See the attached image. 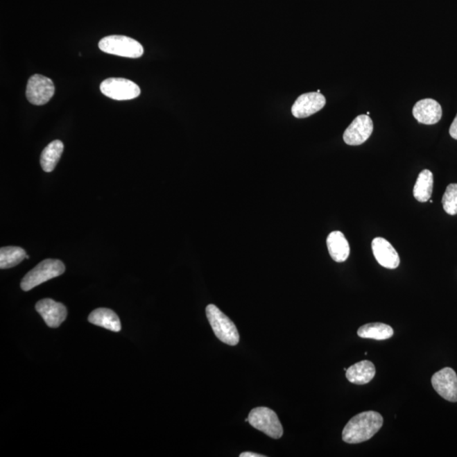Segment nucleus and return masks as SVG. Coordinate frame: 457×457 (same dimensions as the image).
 Segmentation results:
<instances>
[{"instance_id":"nucleus-1","label":"nucleus","mask_w":457,"mask_h":457,"mask_svg":"<svg viewBox=\"0 0 457 457\" xmlns=\"http://www.w3.org/2000/svg\"><path fill=\"white\" fill-rule=\"evenodd\" d=\"M383 422L381 415L372 411L357 414L345 425L343 439L348 444L364 442L377 433Z\"/></svg>"},{"instance_id":"nucleus-2","label":"nucleus","mask_w":457,"mask_h":457,"mask_svg":"<svg viewBox=\"0 0 457 457\" xmlns=\"http://www.w3.org/2000/svg\"><path fill=\"white\" fill-rule=\"evenodd\" d=\"M206 315L215 336L222 343L230 345L239 343L240 336L235 324L214 304L207 305Z\"/></svg>"},{"instance_id":"nucleus-3","label":"nucleus","mask_w":457,"mask_h":457,"mask_svg":"<svg viewBox=\"0 0 457 457\" xmlns=\"http://www.w3.org/2000/svg\"><path fill=\"white\" fill-rule=\"evenodd\" d=\"M65 267L60 260L45 259L29 271L21 283V289L28 291L48 280L64 274Z\"/></svg>"},{"instance_id":"nucleus-4","label":"nucleus","mask_w":457,"mask_h":457,"mask_svg":"<svg viewBox=\"0 0 457 457\" xmlns=\"http://www.w3.org/2000/svg\"><path fill=\"white\" fill-rule=\"evenodd\" d=\"M103 52L110 55L137 59L144 55V47L132 37L126 36H107L98 44Z\"/></svg>"},{"instance_id":"nucleus-5","label":"nucleus","mask_w":457,"mask_h":457,"mask_svg":"<svg viewBox=\"0 0 457 457\" xmlns=\"http://www.w3.org/2000/svg\"><path fill=\"white\" fill-rule=\"evenodd\" d=\"M248 422L253 428L278 440L283 436V428L277 414L268 407H257L249 413Z\"/></svg>"},{"instance_id":"nucleus-6","label":"nucleus","mask_w":457,"mask_h":457,"mask_svg":"<svg viewBox=\"0 0 457 457\" xmlns=\"http://www.w3.org/2000/svg\"><path fill=\"white\" fill-rule=\"evenodd\" d=\"M103 95L114 101H130L141 94L140 87L135 83L125 78H107L101 83Z\"/></svg>"},{"instance_id":"nucleus-7","label":"nucleus","mask_w":457,"mask_h":457,"mask_svg":"<svg viewBox=\"0 0 457 457\" xmlns=\"http://www.w3.org/2000/svg\"><path fill=\"white\" fill-rule=\"evenodd\" d=\"M53 80L42 75L31 76L26 86V95L28 101L34 105H44L55 94Z\"/></svg>"},{"instance_id":"nucleus-8","label":"nucleus","mask_w":457,"mask_h":457,"mask_svg":"<svg viewBox=\"0 0 457 457\" xmlns=\"http://www.w3.org/2000/svg\"><path fill=\"white\" fill-rule=\"evenodd\" d=\"M374 130V123L367 114L357 117L343 134L345 144L351 146L363 144L370 137Z\"/></svg>"},{"instance_id":"nucleus-9","label":"nucleus","mask_w":457,"mask_h":457,"mask_svg":"<svg viewBox=\"0 0 457 457\" xmlns=\"http://www.w3.org/2000/svg\"><path fill=\"white\" fill-rule=\"evenodd\" d=\"M432 386L445 400L457 402V375L451 368H445L433 375Z\"/></svg>"},{"instance_id":"nucleus-10","label":"nucleus","mask_w":457,"mask_h":457,"mask_svg":"<svg viewBox=\"0 0 457 457\" xmlns=\"http://www.w3.org/2000/svg\"><path fill=\"white\" fill-rule=\"evenodd\" d=\"M36 310L51 328L60 327V325L67 320V307L62 303L57 302L52 299L46 298L38 302L36 304Z\"/></svg>"},{"instance_id":"nucleus-11","label":"nucleus","mask_w":457,"mask_h":457,"mask_svg":"<svg viewBox=\"0 0 457 457\" xmlns=\"http://www.w3.org/2000/svg\"><path fill=\"white\" fill-rule=\"evenodd\" d=\"M325 103V96L318 92L304 94L295 101L291 107V113L298 119L309 117L321 110Z\"/></svg>"},{"instance_id":"nucleus-12","label":"nucleus","mask_w":457,"mask_h":457,"mask_svg":"<svg viewBox=\"0 0 457 457\" xmlns=\"http://www.w3.org/2000/svg\"><path fill=\"white\" fill-rule=\"evenodd\" d=\"M413 114L414 118L422 124L435 125L442 117V107L435 99H422L415 105Z\"/></svg>"},{"instance_id":"nucleus-13","label":"nucleus","mask_w":457,"mask_h":457,"mask_svg":"<svg viewBox=\"0 0 457 457\" xmlns=\"http://www.w3.org/2000/svg\"><path fill=\"white\" fill-rule=\"evenodd\" d=\"M372 252L381 266L390 270L397 268L400 264V257L389 241L382 237H376L372 241Z\"/></svg>"},{"instance_id":"nucleus-14","label":"nucleus","mask_w":457,"mask_h":457,"mask_svg":"<svg viewBox=\"0 0 457 457\" xmlns=\"http://www.w3.org/2000/svg\"><path fill=\"white\" fill-rule=\"evenodd\" d=\"M327 247L329 255L337 263L345 262L350 255V245L343 232L330 233L327 238Z\"/></svg>"},{"instance_id":"nucleus-15","label":"nucleus","mask_w":457,"mask_h":457,"mask_svg":"<svg viewBox=\"0 0 457 457\" xmlns=\"http://www.w3.org/2000/svg\"><path fill=\"white\" fill-rule=\"evenodd\" d=\"M347 379L355 385H366L375 376V367L370 361H362L347 368Z\"/></svg>"},{"instance_id":"nucleus-16","label":"nucleus","mask_w":457,"mask_h":457,"mask_svg":"<svg viewBox=\"0 0 457 457\" xmlns=\"http://www.w3.org/2000/svg\"><path fill=\"white\" fill-rule=\"evenodd\" d=\"M91 324L105 328L114 332H120L121 324L120 318L114 311L107 309H98L92 312L88 317Z\"/></svg>"},{"instance_id":"nucleus-17","label":"nucleus","mask_w":457,"mask_h":457,"mask_svg":"<svg viewBox=\"0 0 457 457\" xmlns=\"http://www.w3.org/2000/svg\"><path fill=\"white\" fill-rule=\"evenodd\" d=\"M64 151V144L60 140H55L49 144L44 149L40 157L42 169L45 172H52L55 170L56 164L59 162Z\"/></svg>"},{"instance_id":"nucleus-18","label":"nucleus","mask_w":457,"mask_h":457,"mask_svg":"<svg viewBox=\"0 0 457 457\" xmlns=\"http://www.w3.org/2000/svg\"><path fill=\"white\" fill-rule=\"evenodd\" d=\"M357 335L364 339L383 340L390 339L394 335V330L390 325L382 322H372L364 325L359 330Z\"/></svg>"},{"instance_id":"nucleus-19","label":"nucleus","mask_w":457,"mask_h":457,"mask_svg":"<svg viewBox=\"0 0 457 457\" xmlns=\"http://www.w3.org/2000/svg\"><path fill=\"white\" fill-rule=\"evenodd\" d=\"M433 187V173L429 170L422 171L417 176L413 189L414 198L418 202H426L431 198Z\"/></svg>"},{"instance_id":"nucleus-20","label":"nucleus","mask_w":457,"mask_h":457,"mask_svg":"<svg viewBox=\"0 0 457 457\" xmlns=\"http://www.w3.org/2000/svg\"><path fill=\"white\" fill-rule=\"evenodd\" d=\"M26 259L24 249L19 247H6L0 249V268L2 270L17 266Z\"/></svg>"},{"instance_id":"nucleus-21","label":"nucleus","mask_w":457,"mask_h":457,"mask_svg":"<svg viewBox=\"0 0 457 457\" xmlns=\"http://www.w3.org/2000/svg\"><path fill=\"white\" fill-rule=\"evenodd\" d=\"M444 210L448 214H457V184H450L445 190L442 198Z\"/></svg>"},{"instance_id":"nucleus-22","label":"nucleus","mask_w":457,"mask_h":457,"mask_svg":"<svg viewBox=\"0 0 457 457\" xmlns=\"http://www.w3.org/2000/svg\"><path fill=\"white\" fill-rule=\"evenodd\" d=\"M450 135L452 138L457 140V114L450 128Z\"/></svg>"},{"instance_id":"nucleus-23","label":"nucleus","mask_w":457,"mask_h":457,"mask_svg":"<svg viewBox=\"0 0 457 457\" xmlns=\"http://www.w3.org/2000/svg\"><path fill=\"white\" fill-rule=\"evenodd\" d=\"M241 457H264L265 456L257 454V453L253 452H243L240 455Z\"/></svg>"}]
</instances>
